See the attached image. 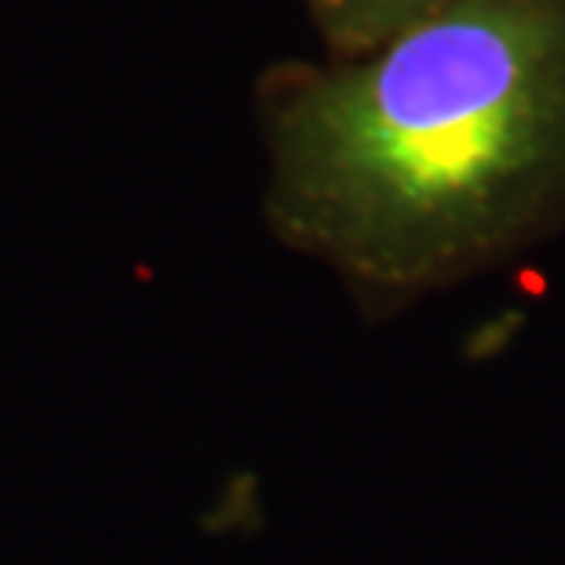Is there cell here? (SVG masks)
<instances>
[{
  "instance_id": "cell-1",
  "label": "cell",
  "mask_w": 565,
  "mask_h": 565,
  "mask_svg": "<svg viewBox=\"0 0 565 565\" xmlns=\"http://www.w3.org/2000/svg\"><path fill=\"white\" fill-rule=\"evenodd\" d=\"M276 239L367 320L565 235V0H456L356 60L257 85Z\"/></svg>"
},
{
  "instance_id": "cell-2",
  "label": "cell",
  "mask_w": 565,
  "mask_h": 565,
  "mask_svg": "<svg viewBox=\"0 0 565 565\" xmlns=\"http://www.w3.org/2000/svg\"><path fill=\"white\" fill-rule=\"evenodd\" d=\"M448 4L456 0H309V15L327 60H356Z\"/></svg>"
}]
</instances>
